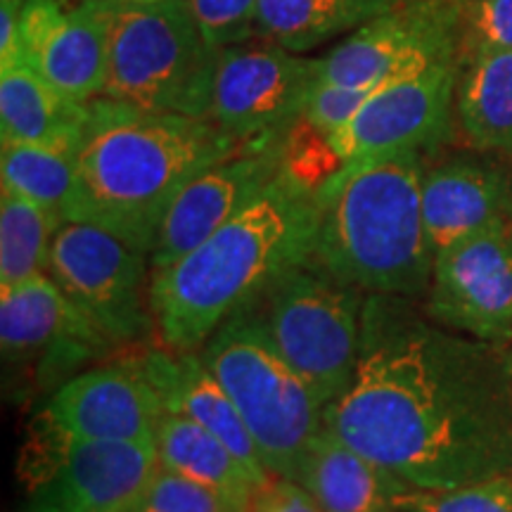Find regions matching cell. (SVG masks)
<instances>
[{
    "label": "cell",
    "instance_id": "ac0fdd59",
    "mask_svg": "<svg viewBox=\"0 0 512 512\" xmlns=\"http://www.w3.org/2000/svg\"><path fill=\"white\" fill-rule=\"evenodd\" d=\"M121 351L136 363L147 384L155 389L164 413L183 415V418H190L204 427L209 434H214L247 467L259 489H264L271 482L273 477L268 475L245 420H242L235 403L230 401L226 389L221 387V382L204 366L200 351L176 354V351L159 344L157 339L133 344V347Z\"/></svg>",
    "mask_w": 512,
    "mask_h": 512
},
{
    "label": "cell",
    "instance_id": "5bb4252c",
    "mask_svg": "<svg viewBox=\"0 0 512 512\" xmlns=\"http://www.w3.org/2000/svg\"><path fill=\"white\" fill-rule=\"evenodd\" d=\"M10 50L67 98L83 105L98 100L105 91L110 57L105 5L27 0Z\"/></svg>",
    "mask_w": 512,
    "mask_h": 512
},
{
    "label": "cell",
    "instance_id": "277c9868",
    "mask_svg": "<svg viewBox=\"0 0 512 512\" xmlns=\"http://www.w3.org/2000/svg\"><path fill=\"white\" fill-rule=\"evenodd\" d=\"M422 152L339 164L316 188L313 256L366 294L420 299L434 252L422 219Z\"/></svg>",
    "mask_w": 512,
    "mask_h": 512
},
{
    "label": "cell",
    "instance_id": "f1b7e54d",
    "mask_svg": "<svg viewBox=\"0 0 512 512\" xmlns=\"http://www.w3.org/2000/svg\"><path fill=\"white\" fill-rule=\"evenodd\" d=\"M188 5L211 48L223 50L259 36V0H188Z\"/></svg>",
    "mask_w": 512,
    "mask_h": 512
},
{
    "label": "cell",
    "instance_id": "7402d4cb",
    "mask_svg": "<svg viewBox=\"0 0 512 512\" xmlns=\"http://www.w3.org/2000/svg\"><path fill=\"white\" fill-rule=\"evenodd\" d=\"M456 121L472 150L512 155V50L465 57L456 88Z\"/></svg>",
    "mask_w": 512,
    "mask_h": 512
},
{
    "label": "cell",
    "instance_id": "4316f807",
    "mask_svg": "<svg viewBox=\"0 0 512 512\" xmlns=\"http://www.w3.org/2000/svg\"><path fill=\"white\" fill-rule=\"evenodd\" d=\"M396 505L401 512H512V477L441 491L408 489Z\"/></svg>",
    "mask_w": 512,
    "mask_h": 512
},
{
    "label": "cell",
    "instance_id": "cb8c5ba5",
    "mask_svg": "<svg viewBox=\"0 0 512 512\" xmlns=\"http://www.w3.org/2000/svg\"><path fill=\"white\" fill-rule=\"evenodd\" d=\"M399 3L403 0H259L256 34L304 55Z\"/></svg>",
    "mask_w": 512,
    "mask_h": 512
},
{
    "label": "cell",
    "instance_id": "d6a6232c",
    "mask_svg": "<svg viewBox=\"0 0 512 512\" xmlns=\"http://www.w3.org/2000/svg\"><path fill=\"white\" fill-rule=\"evenodd\" d=\"M93 3H102V5H143V3H157V0H93Z\"/></svg>",
    "mask_w": 512,
    "mask_h": 512
},
{
    "label": "cell",
    "instance_id": "7c38bea8",
    "mask_svg": "<svg viewBox=\"0 0 512 512\" xmlns=\"http://www.w3.org/2000/svg\"><path fill=\"white\" fill-rule=\"evenodd\" d=\"M463 60L439 62L368 95L347 126L328 138L339 164L354 159L437 150L451 138Z\"/></svg>",
    "mask_w": 512,
    "mask_h": 512
},
{
    "label": "cell",
    "instance_id": "8fae6325",
    "mask_svg": "<svg viewBox=\"0 0 512 512\" xmlns=\"http://www.w3.org/2000/svg\"><path fill=\"white\" fill-rule=\"evenodd\" d=\"M463 5L458 0H403L320 57V81L373 93L439 62L463 60Z\"/></svg>",
    "mask_w": 512,
    "mask_h": 512
},
{
    "label": "cell",
    "instance_id": "ba28073f",
    "mask_svg": "<svg viewBox=\"0 0 512 512\" xmlns=\"http://www.w3.org/2000/svg\"><path fill=\"white\" fill-rule=\"evenodd\" d=\"M157 467L155 444L79 439L38 413L19 458L24 512H128Z\"/></svg>",
    "mask_w": 512,
    "mask_h": 512
},
{
    "label": "cell",
    "instance_id": "e0dca14e",
    "mask_svg": "<svg viewBox=\"0 0 512 512\" xmlns=\"http://www.w3.org/2000/svg\"><path fill=\"white\" fill-rule=\"evenodd\" d=\"M285 162V147L240 152L226 162L214 164L185 185L157 230L155 247L150 252L152 273L176 264L221 226H226L285 169Z\"/></svg>",
    "mask_w": 512,
    "mask_h": 512
},
{
    "label": "cell",
    "instance_id": "4dcf8cb0",
    "mask_svg": "<svg viewBox=\"0 0 512 512\" xmlns=\"http://www.w3.org/2000/svg\"><path fill=\"white\" fill-rule=\"evenodd\" d=\"M368 95V91L318 79L313 83L309 100H306L304 121L320 136H335L339 128H344L354 119V114L361 110Z\"/></svg>",
    "mask_w": 512,
    "mask_h": 512
},
{
    "label": "cell",
    "instance_id": "5b68a950",
    "mask_svg": "<svg viewBox=\"0 0 512 512\" xmlns=\"http://www.w3.org/2000/svg\"><path fill=\"white\" fill-rule=\"evenodd\" d=\"M200 356L240 411L268 475L297 477L325 427V406L273 347L252 306L235 311L207 339Z\"/></svg>",
    "mask_w": 512,
    "mask_h": 512
},
{
    "label": "cell",
    "instance_id": "83f0119b",
    "mask_svg": "<svg viewBox=\"0 0 512 512\" xmlns=\"http://www.w3.org/2000/svg\"><path fill=\"white\" fill-rule=\"evenodd\" d=\"M128 512H245L226 496L159 465Z\"/></svg>",
    "mask_w": 512,
    "mask_h": 512
},
{
    "label": "cell",
    "instance_id": "3957f363",
    "mask_svg": "<svg viewBox=\"0 0 512 512\" xmlns=\"http://www.w3.org/2000/svg\"><path fill=\"white\" fill-rule=\"evenodd\" d=\"M316 188L287 166L245 209L176 264L150 275L155 339L176 354L200 351L235 311L287 268L313 256Z\"/></svg>",
    "mask_w": 512,
    "mask_h": 512
},
{
    "label": "cell",
    "instance_id": "52a82bcc",
    "mask_svg": "<svg viewBox=\"0 0 512 512\" xmlns=\"http://www.w3.org/2000/svg\"><path fill=\"white\" fill-rule=\"evenodd\" d=\"M366 292L316 256L280 273L249 306L268 339L325 408L347 392L361 347Z\"/></svg>",
    "mask_w": 512,
    "mask_h": 512
},
{
    "label": "cell",
    "instance_id": "484cf974",
    "mask_svg": "<svg viewBox=\"0 0 512 512\" xmlns=\"http://www.w3.org/2000/svg\"><path fill=\"white\" fill-rule=\"evenodd\" d=\"M79 147L3 143L0 178L3 190L41 204L64 221V211L76 190Z\"/></svg>",
    "mask_w": 512,
    "mask_h": 512
},
{
    "label": "cell",
    "instance_id": "2e32d148",
    "mask_svg": "<svg viewBox=\"0 0 512 512\" xmlns=\"http://www.w3.org/2000/svg\"><path fill=\"white\" fill-rule=\"evenodd\" d=\"M62 432L93 441L155 444L164 406L124 351L69 377L41 411Z\"/></svg>",
    "mask_w": 512,
    "mask_h": 512
},
{
    "label": "cell",
    "instance_id": "6da1fadb",
    "mask_svg": "<svg viewBox=\"0 0 512 512\" xmlns=\"http://www.w3.org/2000/svg\"><path fill=\"white\" fill-rule=\"evenodd\" d=\"M323 422L411 489L512 477V344L448 330L415 299L366 294L356 370Z\"/></svg>",
    "mask_w": 512,
    "mask_h": 512
},
{
    "label": "cell",
    "instance_id": "9a60e30c",
    "mask_svg": "<svg viewBox=\"0 0 512 512\" xmlns=\"http://www.w3.org/2000/svg\"><path fill=\"white\" fill-rule=\"evenodd\" d=\"M0 347L5 363H34L43 384L93 358L107 361L112 356L48 273L0 290Z\"/></svg>",
    "mask_w": 512,
    "mask_h": 512
},
{
    "label": "cell",
    "instance_id": "836d02e7",
    "mask_svg": "<svg viewBox=\"0 0 512 512\" xmlns=\"http://www.w3.org/2000/svg\"><path fill=\"white\" fill-rule=\"evenodd\" d=\"M458 3H460V5H465V3H467V0H458Z\"/></svg>",
    "mask_w": 512,
    "mask_h": 512
},
{
    "label": "cell",
    "instance_id": "7a4b0ae2",
    "mask_svg": "<svg viewBox=\"0 0 512 512\" xmlns=\"http://www.w3.org/2000/svg\"><path fill=\"white\" fill-rule=\"evenodd\" d=\"M240 152L247 150L211 119L107 98L88 102L64 223H91L150 256L162 219L185 185Z\"/></svg>",
    "mask_w": 512,
    "mask_h": 512
},
{
    "label": "cell",
    "instance_id": "9c48e42d",
    "mask_svg": "<svg viewBox=\"0 0 512 512\" xmlns=\"http://www.w3.org/2000/svg\"><path fill=\"white\" fill-rule=\"evenodd\" d=\"M48 275L112 351L155 339L150 256L91 223H62Z\"/></svg>",
    "mask_w": 512,
    "mask_h": 512
},
{
    "label": "cell",
    "instance_id": "30bf717a",
    "mask_svg": "<svg viewBox=\"0 0 512 512\" xmlns=\"http://www.w3.org/2000/svg\"><path fill=\"white\" fill-rule=\"evenodd\" d=\"M320 76V57L292 53L254 36L219 53L209 119L247 152L285 147L304 121V107Z\"/></svg>",
    "mask_w": 512,
    "mask_h": 512
},
{
    "label": "cell",
    "instance_id": "4fadbf2b",
    "mask_svg": "<svg viewBox=\"0 0 512 512\" xmlns=\"http://www.w3.org/2000/svg\"><path fill=\"white\" fill-rule=\"evenodd\" d=\"M425 311L460 335L512 344V221L434 254Z\"/></svg>",
    "mask_w": 512,
    "mask_h": 512
},
{
    "label": "cell",
    "instance_id": "603a6c76",
    "mask_svg": "<svg viewBox=\"0 0 512 512\" xmlns=\"http://www.w3.org/2000/svg\"><path fill=\"white\" fill-rule=\"evenodd\" d=\"M159 465L226 496L245 512L252 510L259 484L245 465L214 434L183 415L164 413L157 425Z\"/></svg>",
    "mask_w": 512,
    "mask_h": 512
},
{
    "label": "cell",
    "instance_id": "d4e9b609",
    "mask_svg": "<svg viewBox=\"0 0 512 512\" xmlns=\"http://www.w3.org/2000/svg\"><path fill=\"white\" fill-rule=\"evenodd\" d=\"M62 219L41 204L3 190L0 195V290L48 273L50 247Z\"/></svg>",
    "mask_w": 512,
    "mask_h": 512
},
{
    "label": "cell",
    "instance_id": "1f68e13d",
    "mask_svg": "<svg viewBox=\"0 0 512 512\" xmlns=\"http://www.w3.org/2000/svg\"><path fill=\"white\" fill-rule=\"evenodd\" d=\"M249 512H323V508L299 482L273 477L264 489L256 491Z\"/></svg>",
    "mask_w": 512,
    "mask_h": 512
},
{
    "label": "cell",
    "instance_id": "ffe728a7",
    "mask_svg": "<svg viewBox=\"0 0 512 512\" xmlns=\"http://www.w3.org/2000/svg\"><path fill=\"white\" fill-rule=\"evenodd\" d=\"M294 482L316 498L323 512H401L396 498L411 489L328 427L313 439Z\"/></svg>",
    "mask_w": 512,
    "mask_h": 512
},
{
    "label": "cell",
    "instance_id": "d6986e66",
    "mask_svg": "<svg viewBox=\"0 0 512 512\" xmlns=\"http://www.w3.org/2000/svg\"><path fill=\"white\" fill-rule=\"evenodd\" d=\"M422 219L434 254L512 221L510 171L477 150L425 164Z\"/></svg>",
    "mask_w": 512,
    "mask_h": 512
},
{
    "label": "cell",
    "instance_id": "f546056e",
    "mask_svg": "<svg viewBox=\"0 0 512 512\" xmlns=\"http://www.w3.org/2000/svg\"><path fill=\"white\" fill-rule=\"evenodd\" d=\"M463 60L489 50H512V0H467Z\"/></svg>",
    "mask_w": 512,
    "mask_h": 512
},
{
    "label": "cell",
    "instance_id": "44dd1931",
    "mask_svg": "<svg viewBox=\"0 0 512 512\" xmlns=\"http://www.w3.org/2000/svg\"><path fill=\"white\" fill-rule=\"evenodd\" d=\"M88 102H76L38 76L15 50L0 55V138L3 143L79 147Z\"/></svg>",
    "mask_w": 512,
    "mask_h": 512
},
{
    "label": "cell",
    "instance_id": "8992f818",
    "mask_svg": "<svg viewBox=\"0 0 512 512\" xmlns=\"http://www.w3.org/2000/svg\"><path fill=\"white\" fill-rule=\"evenodd\" d=\"M110 57L102 98L209 119L216 64L188 0L105 5Z\"/></svg>",
    "mask_w": 512,
    "mask_h": 512
}]
</instances>
